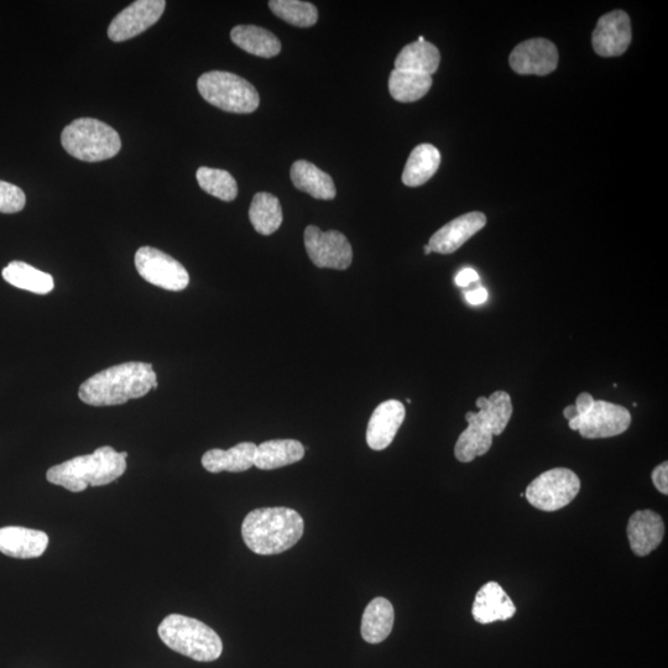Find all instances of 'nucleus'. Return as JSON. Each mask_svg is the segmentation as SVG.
<instances>
[{"label":"nucleus","instance_id":"obj_1","mask_svg":"<svg viewBox=\"0 0 668 668\" xmlns=\"http://www.w3.org/2000/svg\"><path fill=\"white\" fill-rule=\"evenodd\" d=\"M158 389L153 365L129 362L102 370L80 386L78 396L91 406H116L140 399Z\"/></svg>","mask_w":668,"mask_h":668},{"label":"nucleus","instance_id":"obj_2","mask_svg":"<svg viewBox=\"0 0 668 668\" xmlns=\"http://www.w3.org/2000/svg\"><path fill=\"white\" fill-rule=\"evenodd\" d=\"M305 523L294 509L285 506L250 511L242 525L245 545L257 555H279L294 547L304 535Z\"/></svg>","mask_w":668,"mask_h":668},{"label":"nucleus","instance_id":"obj_3","mask_svg":"<svg viewBox=\"0 0 668 668\" xmlns=\"http://www.w3.org/2000/svg\"><path fill=\"white\" fill-rule=\"evenodd\" d=\"M476 404L479 412H468V427L454 447V456L462 463L487 454L492 448L493 437L505 431L513 416V403L505 391H495L490 398L480 396Z\"/></svg>","mask_w":668,"mask_h":668},{"label":"nucleus","instance_id":"obj_4","mask_svg":"<svg viewBox=\"0 0 668 668\" xmlns=\"http://www.w3.org/2000/svg\"><path fill=\"white\" fill-rule=\"evenodd\" d=\"M127 452L109 446L99 447L87 456H78L49 469L48 482L81 493L88 485L103 487L122 477L127 471Z\"/></svg>","mask_w":668,"mask_h":668},{"label":"nucleus","instance_id":"obj_5","mask_svg":"<svg viewBox=\"0 0 668 668\" xmlns=\"http://www.w3.org/2000/svg\"><path fill=\"white\" fill-rule=\"evenodd\" d=\"M158 633L167 647L192 660L212 662L222 655L221 638L200 620L171 614L161 621Z\"/></svg>","mask_w":668,"mask_h":668},{"label":"nucleus","instance_id":"obj_6","mask_svg":"<svg viewBox=\"0 0 668 668\" xmlns=\"http://www.w3.org/2000/svg\"><path fill=\"white\" fill-rule=\"evenodd\" d=\"M61 143L73 158L86 163L112 159L122 149L116 130L95 118H80L67 125Z\"/></svg>","mask_w":668,"mask_h":668},{"label":"nucleus","instance_id":"obj_7","mask_svg":"<svg viewBox=\"0 0 668 668\" xmlns=\"http://www.w3.org/2000/svg\"><path fill=\"white\" fill-rule=\"evenodd\" d=\"M197 88L203 99L224 112L249 114L259 107V93L252 83L231 72L203 73Z\"/></svg>","mask_w":668,"mask_h":668},{"label":"nucleus","instance_id":"obj_8","mask_svg":"<svg viewBox=\"0 0 668 668\" xmlns=\"http://www.w3.org/2000/svg\"><path fill=\"white\" fill-rule=\"evenodd\" d=\"M581 490V480L567 468H555L532 480L525 497L534 508L547 511L561 510L571 504Z\"/></svg>","mask_w":668,"mask_h":668},{"label":"nucleus","instance_id":"obj_9","mask_svg":"<svg viewBox=\"0 0 668 668\" xmlns=\"http://www.w3.org/2000/svg\"><path fill=\"white\" fill-rule=\"evenodd\" d=\"M631 414L624 406L594 400L586 414L568 421L572 431H578L583 438L598 440L621 435L631 425Z\"/></svg>","mask_w":668,"mask_h":668},{"label":"nucleus","instance_id":"obj_10","mask_svg":"<svg viewBox=\"0 0 668 668\" xmlns=\"http://www.w3.org/2000/svg\"><path fill=\"white\" fill-rule=\"evenodd\" d=\"M135 268L149 284L167 291H182L190 284V275L184 265L153 247L138 250L135 254Z\"/></svg>","mask_w":668,"mask_h":668},{"label":"nucleus","instance_id":"obj_11","mask_svg":"<svg viewBox=\"0 0 668 668\" xmlns=\"http://www.w3.org/2000/svg\"><path fill=\"white\" fill-rule=\"evenodd\" d=\"M304 240L307 254L317 268L346 270L351 266L352 245L341 232H322L316 226H309L305 229Z\"/></svg>","mask_w":668,"mask_h":668},{"label":"nucleus","instance_id":"obj_12","mask_svg":"<svg viewBox=\"0 0 668 668\" xmlns=\"http://www.w3.org/2000/svg\"><path fill=\"white\" fill-rule=\"evenodd\" d=\"M165 8L164 0H138L130 4L109 25V39L114 43H122L135 38L158 23Z\"/></svg>","mask_w":668,"mask_h":668},{"label":"nucleus","instance_id":"obj_13","mask_svg":"<svg viewBox=\"0 0 668 668\" xmlns=\"http://www.w3.org/2000/svg\"><path fill=\"white\" fill-rule=\"evenodd\" d=\"M509 62L519 75L546 76L557 69L558 51L550 40L531 39L516 46Z\"/></svg>","mask_w":668,"mask_h":668},{"label":"nucleus","instance_id":"obj_14","mask_svg":"<svg viewBox=\"0 0 668 668\" xmlns=\"http://www.w3.org/2000/svg\"><path fill=\"white\" fill-rule=\"evenodd\" d=\"M631 23L623 10L603 15L593 31V48L602 57L623 55L631 44Z\"/></svg>","mask_w":668,"mask_h":668},{"label":"nucleus","instance_id":"obj_15","mask_svg":"<svg viewBox=\"0 0 668 668\" xmlns=\"http://www.w3.org/2000/svg\"><path fill=\"white\" fill-rule=\"evenodd\" d=\"M487 224V217L482 212H471L453 219L446 226L433 234L429 247L432 253L452 254L469 239L476 236Z\"/></svg>","mask_w":668,"mask_h":668},{"label":"nucleus","instance_id":"obj_16","mask_svg":"<svg viewBox=\"0 0 668 668\" xmlns=\"http://www.w3.org/2000/svg\"><path fill=\"white\" fill-rule=\"evenodd\" d=\"M406 410L398 400H388L380 404L370 417L367 429V443L374 451H383L394 441L401 425L404 424Z\"/></svg>","mask_w":668,"mask_h":668},{"label":"nucleus","instance_id":"obj_17","mask_svg":"<svg viewBox=\"0 0 668 668\" xmlns=\"http://www.w3.org/2000/svg\"><path fill=\"white\" fill-rule=\"evenodd\" d=\"M628 539L636 556H649L660 546L665 536V524L655 511H636L629 520Z\"/></svg>","mask_w":668,"mask_h":668},{"label":"nucleus","instance_id":"obj_18","mask_svg":"<svg viewBox=\"0 0 668 668\" xmlns=\"http://www.w3.org/2000/svg\"><path fill=\"white\" fill-rule=\"evenodd\" d=\"M516 607L497 582L485 583L479 589L474 599L472 614L479 624H492L495 621H505L514 617Z\"/></svg>","mask_w":668,"mask_h":668},{"label":"nucleus","instance_id":"obj_19","mask_svg":"<svg viewBox=\"0 0 668 668\" xmlns=\"http://www.w3.org/2000/svg\"><path fill=\"white\" fill-rule=\"evenodd\" d=\"M49 536L44 531L8 526L0 529V552L13 558H36L48 549Z\"/></svg>","mask_w":668,"mask_h":668},{"label":"nucleus","instance_id":"obj_20","mask_svg":"<svg viewBox=\"0 0 668 668\" xmlns=\"http://www.w3.org/2000/svg\"><path fill=\"white\" fill-rule=\"evenodd\" d=\"M257 445L252 442H242L229 448L227 451L211 450L203 454L202 466L210 473L248 471L254 466Z\"/></svg>","mask_w":668,"mask_h":668},{"label":"nucleus","instance_id":"obj_21","mask_svg":"<svg viewBox=\"0 0 668 668\" xmlns=\"http://www.w3.org/2000/svg\"><path fill=\"white\" fill-rule=\"evenodd\" d=\"M292 184L316 200H333L337 195L332 177L309 161L299 160L291 167Z\"/></svg>","mask_w":668,"mask_h":668},{"label":"nucleus","instance_id":"obj_22","mask_svg":"<svg viewBox=\"0 0 668 668\" xmlns=\"http://www.w3.org/2000/svg\"><path fill=\"white\" fill-rule=\"evenodd\" d=\"M395 612L388 599L378 597L365 608L362 618V638L368 644H380L388 639L394 628Z\"/></svg>","mask_w":668,"mask_h":668},{"label":"nucleus","instance_id":"obj_23","mask_svg":"<svg viewBox=\"0 0 668 668\" xmlns=\"http://www.w3.org/2000/svg\"><path fill=\"white\" fill-rule=\"evenodd\" d=\"M305 457V447L296 440H271L257 447L254 466L271 471L300 462Z\"/></svg>","mask_w":668,"mask_h":668},{"label":"nucleus","instance_id":"obj_24","mask_svg":"<svg viewBox=\"0 0 668 668\" xmlns=\"http://www.w3.org/2000/svg\"><path fill=\"white\" fill-rule=\"evenodd\" d=\"M231 39L238 48L265 59L278 56L281 51L276 35L260 26L238 25L232 30Z\"/></svg>","mask_w":668,"mask_h":668},{"label":"nucleus","instance_id":"obj_25","mask_svg":"<svg viewBox=\"0 0 668 668\" xmlns=\"http://www.w3.org/2000/svg\"><path fill=\"white\" fill-rule=\"evenodd\" d=\"M441 164L440 151L431 144L416 146L409 156L403 172L404 185L419 187L436 174Z\"/></svg>","mask_w":668,"mask_h":668},{"label":"nucleus","instance_id":"obj_26","mask_svg":"<svg viewBox=\"0 0 668 668\" xmlns=\"http://www.w3.org/2000/svg\"><path fill=\"white\" fill-rule=\"evenodd\" d=\"M441 54L440 50L431 43H411L406 45L400 51L395 60V70H403L421 73V75H433L440 66Z\"/></svg>","mask_w":668,"mask_h":668},{"label":"nucleus","instance_id":"obj_27","mask_svg":"<svg viewBox=\"0 0 668 668\" xmlns=\"http://www.w3.org/2000/svg\"><path fill=\"white\" fill-rule=\"evenodd\" d=\"M283 218V208L278 197L268 192H259L254 196L249 208V219L255 231L270 236L278 231Z\"/></svg>","mask_w":668,"mask_h":668},{"label":"nucleus","instance_id":"obj_28","mask_svg":"<svg viewBox=\"0 0 668 668\" xmlns=\"http://www.w3.org/2000/svg\"><path fill=\"white\" fill-rule=\"evenodd\" d=\"M3 279L18 289L38 295L49 294L55 287L54 278L24 262H12L3 270Z\"/></svg>","mask_w":668,"mask_h":668},{"label":"nucleus","instance_id":"obj_29","mask_svg":"<svg viewBox=\"0 0 668 668\" xmlns=\"http://www.w3.org/2000/svg\"><path fill=\"white\" fill-rule=\"evenodd\" d=\"M432 77L421 73L394 70L389 77V91L395 101L411 103L424 98L431 90Z\"/></svg>","mask_w":668,"mask_h":668},{"label":"nucleus","instance_id":"obj_30","mask_svg":"<svg viewBox=\"0 0 668 668\" xmlns=\"http://www.w3.org/2000/svg\"><path fill=\"white\" fill-rule=\"evenodd\" d=\"M197 181L201 189L224 202H232L238 196L236 179L228 171L202 166L197 170Z\"/></svg>","mask_w":668,"mask_h":668},{"label":"nucleus","instance_id":"obj_31","mask_svg":"<svg viewBox=\"0 0 668 668\" xmlns=\"http://www.w3.org/2000/svg\"><path fill=\"white\" fill-rule=\"evenodd\" d=\"M271 12L276 17L299 28H310L318 20V10L315 5L301 0H271Z\"/></svg>","mask_w":668,"mask_h":668},{"label":"nucleus","instance_id":"obj_32","mask_svg":"<svg viewBox=\"0 0 668 668\" xmlns=\"http://www.w3.org/2000/svg\"><path fill=\"white\" fill-rule=\"evenodd\" d=\"M25 203L26 196L20 187L0 181V213H18Z\"/></svg>","mask_w":668,"mask_h":668},{"label":"nucleus","instance_id":"obj_33","mask_svg":"<svg viewBox=\"0 0 668 668\" xmlns=\"http://www.w3.org/2000/svg\"><path fill=\"white\" fill-rule=\"evenodd\" d=\"M652 482L660 493L668 494V463H661L652 471Z\"/></svg>","mask_w":668,"mask_h":668},{"label":"nucleus","instance_id":"obj_34","mask_svg":"<svg viewBox=\"0 0 668 668\" xmlns=\"http://www.w3.org/2000/svg\"><path fill=\"white\" fill-rule=\"evenodd\" d=\"M479 280V275L476 270L464 269L456 276V284L459 287H467Z\"/></svg>","mask_w":668,"mask_h":668},{"label":"nucleus","instance_id":"obj_35","mask_svg":"<svg viewBox=\"0 0 668 668\" xmlns=\"http://www.w3.org/2000/svg\"><path fill=\"white\" fill-rule=\"evenodd\" d=\"M593 404H594V399L591 394L588 393L579 394L576 400V404H574V406H576L578 416L586 414V412H588L589 409H591Z\"/></svg>","mask_w":668,"mask_h":668},{"label":"nucleus","instance_id":"obj_36","mask_svg":"<svg viewBox=\"0 0 668 668\" xmlns=\"http://www.w3.org/2000/svg\"><path fill=\"white\" fill-rule=\"evenodd\" d=\"M466 300L468 301V304L473 306L482 305L485 301L488 300V291L483 289V287H479L477 290L469 291L467 292Z\"/></svg>","mask_w":668,"mask_h":668},{"label":"nucleus","instance_id":"obj_37","mask_svg":"<svg viewBox=\"0 0 668 668\" xmlns=\"http://www.w3.org/2000/svg\"><path fill=\"white\" fill-rule=\"evenodd\" d=\"M563 416H565L568 421H571L572 419H574V417H577L578 412L576 406L574 405L567 406L566 409L563 410Z\"/></svg>","mask_w":668,"mask_h":668},{"label":"nucleus","instance_id":"obj_38","mask_svg":"<svg viewBox=\"0 0 668 668\" xmlns=\"http://www.w3.org/2000/svg\"><path fill=\"white\" fill-rule=\"evenodd\" d=\"M431 253H432L431 248L429 247V245H426V247H425V254H426V255H430Z\"/></svg>","mask_w":668,"mask_h":668},{"label":"nucleus","instance_id":"obj_39","mask_svg":"<svg viewBox=\"0 0 668 668\" xmlns=\"http://www.w3.org/2000/svg\"><path fill=\"white\" fill-rule=\"evenodd\" d=\"M417 41H419V43H424V41H426V40H425L424 36H420L419 40H417Z\"/></svg>","mask_w":668,"mask_h":668}]
</instances>
